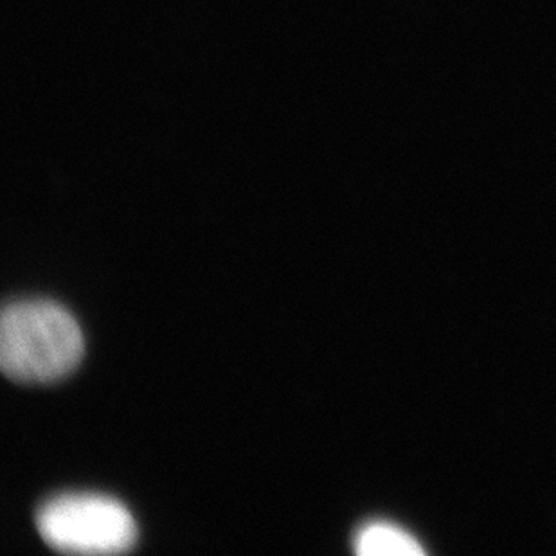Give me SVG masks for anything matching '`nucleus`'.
Segmentation results:
<instances>
[{
	"instance_id": "7ed1b4c3",
	"label": "nucleus",
	"mask_w": 556,
	"mask_h": 556,
	"mask_svg": "<svg viewBox=\"0 0 556 556\" xmlns=\"http://www.w3.org/2000/svg\"><path fill=\"white\" fill-rule=\"evenodd\" d=\"M355 552L363 556H420L426 553L415 536L389 522H371L358 530Z\"/></svg>"
},
{
	"instance_id": "f03ea898",
	"label": "nucleus",
	"mask_w": 556,
	"mask_h": 556,
	"mask_svg": "<svg viewBox=\"0 0 556 556\" xmlns=\"http://www.w3.org/2000/svg\"><path fill=\"white\" fill-rule=\"evenodd\" d=\"M37 530L68 555H117L136 546L137 526L125 504L100 494H60L38 508Z\"/></svg>"
},
{
	"instance_id": "f257e3e1",
	"label": "nucleus",
	"mask_w": 556,
	"mask_h": 556,
	"mask_svg": "<svg viewBox=\"0 0 556 556\" xmlns=\"http://www.w3.org/2000/svg\"><path fill=\"white\" fill-rule=\"evenodd\" d=\"M84 352L78 323L59 303L22 300L2 309L0 368L13 382H56L76 369Z\"/></svg>"
}]
</instances>
